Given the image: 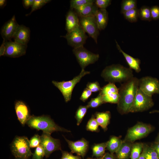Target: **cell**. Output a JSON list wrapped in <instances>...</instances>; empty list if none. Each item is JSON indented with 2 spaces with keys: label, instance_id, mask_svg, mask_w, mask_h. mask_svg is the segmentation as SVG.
<instances>
[{
  "label": "cell",
  "instance_id": "cell-1",
  "mask_svg": "<svg viewBox=\"0 0 159 159\" xmlns=\"http://www.w3.org/2000/svg\"><path fill=\"white\" fill-rule=\"evenodd\" d=\"M138 82L139 79L133 77L121 85L119 88L120 97L117 109L121 114L130 112L138 89Z\"/></svg>",
  "mask_w": 159,
  "mask_h": 159
},
{
  "label": "cell",
  "instance_id": "cell-2",
  "mask_svg": "<svg viewBox=\"0 0 159 159\" xmlns=\"http://www.w3.org/2000/svg\"><path fill=\"white\" fill-rule=\"evenodd\" d=\"M101 75L105 81L114 84L124 83L134 77L132 69L119 64L106 67Z\"/></svg>",
  "mask_w": 159,
  "mask_h": 159
},
{
  "label": "cell",
  "instance_id": "cell-3",
  "mask_svg": "<svg viewBox=\"0 0 159 159\" xmlns=\"http://www.w3.org/2000/svg\"><path fill=\"white\" fill-rule=\"evenodd\" d=\"M26 124L31 128L42 130L50 134L56 131L70 132L71 131L56 124L48 116H31Z\"/></svg>",
  "mask_w": 159,
  "mask_h": 159
},
{
  "label": "cell",
  "instance_id": "cell-4",
  "mask_svg": "<svg viewBox=\"0 0 159 159\" xmlns=\"http://www.w3.org/2000/svg\"><path fill=\"white\" fill-rule=\"evenodd\" d=\"M90 73V72L82 69L78 75L71 80L61 82L53 80L52 83L61 92L65 101L67 102L70 101L71 99L72 92L76 85L80 82L82 77Z\"/></svg>",
  "mask_w": 159,
  "mask_h": 159
},
{
  "label": "cell",
  "instance_id": "cell-5",
  "mask_svg": "<svg viewBox=\"0 0 159 159\" xmlns=\"http://www.w3.org/2000/svg\"><path fill=\"white\" fill-rule=\"evenodd\" d=\"M30 148L29 140L25 136H16L11 145V153L15 158H29L33 154Z\"/></svg>",
  "mask_w": 159,
  "mask_h": 159
},
{
  "label": "cell",
  "instance_id": "cell-6",
  "mask_svg": "<svg viewBox=\"0 0 159 159\" xmlns=\"http://www.w3.org/2000/svg\"><path fill=\"white\" fill-rule=\"evenodd\" d=\"M153 130L150 125L138 122L128 129L123 141L132 143L147 136Z\"/></svg>",
  "mask_w": 159,
  "mask_h": 159
},
{
  "label": "cell",
  "instance_id": "cell-7",
  "mask_svg": "<svg viewBox=\"0 0 159 159\" xmlns=\"http://www.w3.org/2000/svg\"><path fill=\"white\" fill-rule=\"evenodd\" d=\"M154 105L152 97L146 95L138 88L131 107L130 112H136L147 111Z\"/></svg>",
  "mask_w": 159,
  "mask_h": 159
},
{
  "label": "cell",
  "instance_id": "cell-8",
  "mask_svg": "<svg viewBox=\"0 0 159 159\" xmlns=\"http://www.w3.org/2000/svg\"><path fill=\"white\" fill-rule=\"evenodd\" d=\"M72 52L82 69H84L89 65L95 63L99 58V54L91 52L84 46L74 48Z\"/></svg>",
  "mask_w": 159,
  "mask_h": 159
},
{
  "label": "cell",
  "instance_id": "cell-9",
  "mask_svg": "<svg viewBox=\"0 0 159 159\" xmlns=\"http://www.w3.org/2000/svg\"><path fill=\"white\" fill-rule=\"evenodd\" d=\"M79 17L80 26L97 44L99 30L95 16Z\"/></svg>",
  "mask_w": 159,
  "mask_h": 159
},
{
  "label": "cell",
  "instance_id": "cell-10",
  "mask_svg": "<svg viewBox=\"0 0 159 159\" xmlns=\"http://www.w3.org/2000/svg\"><path fill=\"white\" fill-rule=\"evenodd\" d=\"M50 134L43 132L41 136L40 145L43 148L45 156L47 158L53 152L62 150L60 141L59 139L52 138Z\"/></svg>",
  "mask_w": 159,
  "mask_h": 159
},
{
  "label": "cell",
  "instance_id": "cell-11",
  "mask_svg": "<svg viewBox=\"0 0 159 159\" xmlns=\"http://www.w3.org/2000/svg\"><path fill=\"white\" fill-rule=\"evenodd\" d=\"M138 88L150 96L159 94V81L156 78L145 76L139 79Z\"/></svg>",
  "mask_w": 159,
  "mask_h": 159
},
{
  "label": "cell",
  "instance_id": "cell-12",
  "mask_svg": "<svg viewBox=\"0 0 159 159\" xmlns=\"http://www.w3.org/2000/svg\"><path fill=\"white\" fill-rule=\"evenodd\" d=\"M86 33L80 26L76 29L69 32L62 37L65 38L68 44L74 49L83 46L88 37Z\"/></svg>",
  "mask_w": 159,
  "mask_h": 159
},
{
  "label": "cell",
  "instance_id": "cell-13",
  "mask_svg": "<svg viewBox=\"0 0 159 159\" xmlns=\"http://www.w3.org/2000/svg\"><path fill=\"white\" fill-rule=\"evenodd\" d=\"M99 94L102 96L105 103H118L119 99V88L113 83H109L101 88Z\"/></svg>",
  "mask_w": 159,
  "mask_h": 159
},
{
  "label": "cell",
  "instance_id": "cell-14",
  "mask_svg": "<svg viewBox=\"0 0 159 159\" xmlns=\"http://www.w3.org/2000/svg\"><path fill=\"white\" fill-rule=\"evenodd\" d=\"M4 41L6 47L4 56L10 57L17 58L25 54L27 45L21 44L11 41Z\"/></svg>",
  "mask_w": 159,
  "mask_h": 159
},
{
  "label": "cell",
  "instance_id": "cell-15",
  "mask_svg": "<svg viewBox=\"0 0 159 159\" xmlns=\"http://www.w3.org/2000/svg\"><path fill=\"white\" fill-rule=\"evenodd\" d=\"M19 25L16 21L14 15L5 22L2 26L1 31V34L3 40L5 41H11Z\"/></svg>",
  "mask_w": 159,
  "mask_h": 159
},
{
  "label": "cell",
  "instance_id": "cell-16",
  "mask_svg": "<svg viewBox=\"0 0 159 159\" xmlns=\"http://www.w3.org/2000/svg\"><path fill=\"white\" fill-rule=\"evenodd\" d=\"M63 136L71 150V153H75L83 158L88 150L89 142L84 138L76 141H72Z\"/></svg>",
  "mask_w": 159,
  "mask_h": 159
},
{
  "label": "cell",
  "instance_id": "cell-17",
  "mask_svg": "<svg viewBox=\"0 0 159 159\" xmlns=\"http://www.w3.org/2000/svg\"><path fill=\"white\" fill-rule=\"evenodd\" d=\"M30 35L29 28L23 25H19L13 37L14 42L22 45H27Z\"/></svg>",
  "mask_w": 159,
  "mask_h": 159
},
{
  "label": "cell",
  "instance_id": "cell-18",
  "mask_svg": "<svg viewBox=\"0 0 159 159\" xmlns=\"http://www.w3.org/2000/svg\"><path fill=\"white\" fill-rule=\"evenodd\" d=\"M15 109L18 120L22 125H24L31 116L28 108L23 102H16Z\"/></svg>",
  "mask_w": 159,
  "mask_h": 159
},
{
  "label": "cell",
  "instance_id": "cell-19",
  "mask_svg": "<svg viewBox=\"0 0 159 159\" xmlns=\"http://www.w3.org/2000/svg\"><path fill=\"white\" fill-rule=\"evenodd\" d=\"M80 26L78 14L74 9H70L66 16L65 29L69 32L76 29Z\"/></svg>",
  "mask_w": 159,
  "mask_h": 159
},
{
  "label": "cell",
  "instance_id": "cell-20",
  "mask_svg": "<svg viewBox=\"0 0 159 159\" xmlns=\"http://www.w3.org/2000/svg\"><path fill=\"white\" fill-rule=\"evenodd\" d=\"M115 42L117 49L123 55L129 68L132 69L134 70L137 73L140 72L141 70L140 67V60L138 58L133 57L124 52L116 41Z\"/></svg>",
  "mask_w": 159,
  "mask_h": 159
},
{
  "label": "cell",
  "instance_id": "cell-21",
  "mask_svg": "<svg viewBox=\"0 0 159 159\" xmlns=\"http://www.w3.org/2000/svg\"><path fill=\"white\" fill-rule=\"evenodd\" d=\"M95 3L85 5L74 9L79 16H95L98 9Z\"/></svg>",
  "mask_w": 159,
  "mask_h": 159
},
{
  "label": "cell",
  "instance_id": "cell-22",
  "mask_svg": "<svg viewBox=\"0 0 159 159\" xmlns=\"http://www.w3.org/2000/svg\"><path fill=\"white\" fill-rule=\"evenodd\" d=\"M95 17L99 30L104 29L107 25L108 20V13L106 9H99Z\"/></svg>",
  "mask_w": 159,
  "mask_h": 159
},
{
  "label": "cell",
  "instance_id": "cell-23",
  "mask_svg": "<svg viewBox=\"0 0 159 159\" xmlns=\"http://www.w3.org/2000/svg\"><path fill=\"white\" fill-rule=\"evenodd\" d=\"M96 120L99 126L105 131L107 129V126L109 123L111 117L110 112H96L95 114Z\"/></svg>",
  "mask_w": 159,
  "mask_h": 159
},
{
  "label": "cell",
  "instance_id": "cell-24",
  "mask_svg": "<svg viewBox=\"0 0 159 159\" xmlns=\"http://www.w3.org/2000/svg\"><path fill=\"white\" fill-rule=\"evenodd\" d=\"M132 145L131 143L123 141L116 152L117 159H127L130 155Z\"/></svg>",
  "mask_w": 159,
  "mask_h": 159
},
{
  "label": "cell",
  "instance_id": "cell-25",
  "mask_svg": "<svg viewBox=\"0 0 159 159\" xmlns=\"http://www.w3.org/2000/svg\"><path fill=\"white\" fill-rule=\"evenodd\" d=\"M122 142L119 137L112 136L107 142L106 148L112 154L117 151Z\"/></svg>",
  "mask_w": 159,
  "mask_h": 159
},
{
  "label": "cell",
  "instance_id": "cell-26",
  "mask_svg": "<svg viewBox=\"0 0 159 159\" xmlns=\"http://www.w3.org/2000/svg\"><path fill=\"white\" fill-rule=\"evenodd\" d=\"M107 142L95 144L92 147V156L97 158L102 157L105 154V151L106 148Z\"/></svg>",
  "mask_w": 159,
  "mask_h": 159
},
{
  "label": "cell",
  "instance_id": "cell-27",
  "mask_svg": "<svg viewBox=\"0 0 159 159\" xmlns=\"http://www.w3.org/2000/svg\"><path fill=\"white\" fill-rule=\"evenodd\" d=\"M143 143H137L132 144L130 158L131 159H138L143 151Z\"/></svg>",
  "mask_w": 159,
  "mask_h": 159
},
{
  "label": "cell",
  "instance_id": "cell-28",
  "mask_svg": "<svg viewBox=\"0 0 159 159\" xmlns=\"http://www.w3.org/2000/svg\"><path fill=\"white\" fill-rule=\"evenodd\" d=\"M143 151L146 159H159V157L155 149L151 146L144 144Z\"/></svg>",
  "mask_w": 159,
  "mask_h": 159
},
{
  "label": "cell",
  "instance_id": "cell-29",
  "mask_svg": "<svg viewBox=\"0 0 159 159\" xmlns=\"http://www.w3.org/2000/svg\"><path fill=\"white\" fill-rule=\"evenodd\" d=\"M138 17L142 20L150 21L152 20L150 8L143 6L138 9Z\"/></svg>",
  "mask_w": 159,
  "mask_h": 159
},
{
  "label": "cell",
  "instance_id": "cell-30",
  "mask_svg": "<svg viewBox=\"0 0 159 159\" xmlns=\"http://www.w3.org/2000/svg\"><path fill=\"white\" fill-rule=\"evenodd\" d=\"M137 1L135 0H123L121 3V13H124L137 8Z\"/></svg>",
  "mask_w": 159,
  "mask_h": 159
},
{
  "label": "cell",
  "instance_id": "cell-31",
  "mask_svg": "<svg viewBox=\"0 0 159 159\" xmlns=\"http://www.w3.org/2000/svg\"><path fill=\"white\" fill-rule=\"evenodd\" d=\"M125 18L131 23L137 21L138 17V9L137 8L127 11L122 14Z\"/></svg>",
  "mask_w": 159,
  "mask_h": 159
},
{
  "label": "cell",
  "instance_id": "cell-32",
  "mask_svg": "<svg viewBox=\"0 0 159 159\" xmlns=\"http://www.w3.org/2000/svg\"><path fill=\"white\" fill-rule=\"evenodd\" d=\"M89 108L87 105H80L77 110L76 112L75 118L77 120V125H79L81 122Z\"/></svg>",
  "mask_w": 159,
  "mask_h": 159
},
{
  "label": "cell",
  "instance_id": "cell-33",
  "mask_svg": "<svg viewBox=\"0 0 159 159\" xmlns=\"http://www.w3.org/2000/svg\"><path fill=\"white\" fill-rule=\"evenodd\" d=\"M99 126L95 115H92L87 122L86 126V129L88 131L92 132H98Z\"/></svg>",
  "mask_w": 159,
  "mask_h": 159
},
{
  "label": "cell",
  "instance_id": "cell-34",
  "mask_svg": "<svg viewBox=\"0 0 159 159\" xmlns=\"http://www.w3.org/2000/svg\"><path fill=\"white\" fill-rule=\"evenodd\" d=\"M93 0H71L70 1V9H75L86 4L95 3Z\"/></svg>",
  "mask_w": 159,
  "mask_h": 159
},
{
  "label": "cell",
  "instance_id": "cell-35",
  "mask_svg": "<svg viewBox=\"0 0 159 159\" xmlns=\"http://www.w3.org/2000/svg\"><path fill=\"white\" fill-rule=\"evenodd\" d=\"M103 103H104V102L103 99L101 95L99 94L96 97L92 98L88 102L87 105L89 108H96Z\"/></svg>",
  "mask_w": 159,
  "mask_h": 159
},
{
  "label": "cell",
  "instance_id": "cell-36",
  "mask_svg": "<svg viewBox=\"0 0 159 159\" xmlns=\"http://www.w3.org/2000/svg\"><path fill=\"white\" fill-rule=\"evenodd\" d=\"M50 0H34V3L32 6L31 11L26 16L30 15L33 12L41 8L46 4L50 2Z\"/></svg>",
  "mask_w": 159,
  "mask_h": 159
},
{
  "label": "cell",
  "instance_id": "cell-37",
  "mask_svg": "<svg viewBox=\"0 0 159 159\" xmlns=\"http://www.w3.org/2000/svg\"><path fill=\"white\" fill-rule=\"evenodd\" d=\"M32 156V159H43L45 156V152L42 147L39 145L37 147Z\"/></svg>",
  "mask_w": 159,
  "mask_h": 159
},
{
  "label": "cell",
  "instance_id": "cell-38",
  "mask_svg": "<svg viewBox=\"0 0 159 159\" xmlns=\"http://www.w3.org/2000/svg\"><path fill=\"white\" fill-rule=\"evenodd\" d=\"M87 88L89 89L92 92H100L101 89L98 82L95 81L88 82L86 85Z\"/></svg>",
  "mask_w": 159,
  "mask_h": 159
},
{
  "label": "cell",
  "instance_id": "cell-39",
  "mask_svg": "<svg viewBox=\"0 0 159 159\" xmlns=\"http://www.w3.org/2000/svg\"><path fill=\"white\" fill-rule=\"evenodd\" d=\"M111 0H96L95 4L99 9H106L111 4Z\"/></svg>",
  "mask_w": 159,
  "mask_h": 159
},
{
  "label": "cell",
  "instance_id": "cell-40",
  "mask_svg": "<svg viewBox=\"0 0 159 159\" xmlns=\"http://www.w3.org/2000/svg\"><path fill=\"white\" fill-rule=\"evenodd\" d=\"M41 136L37 134L34 135L29 140L31 148L37 147L39 145L40 143Z\"/></svg>",
  "mask_w": 159,
  "mask_h": 159
},
{
  "label": "cell",
  "instance_id": "cell-41",
  "mask_svg": "<svg viewBox=\"0 0 159 159\" xmlns=\"http://www.w3.org/2000/svg\"><path fill=\"white\" fill-rule=\"evenodd\" d=\"M152 20H157L159 19V6L157 5L150 8Z\"/></svg>",
  "mask_w": 159,
  "mask_h": 159
},
{
  "label": "cell",
  "instance_id": "cell-42",
  "mask_svg": "<svg viewBox=\"0 0 159 159\" xmlns=\"http://www.w3.org/2000/svg\"><path fill=\"white\" fill-rule=\"evenodd\" d=\"M62 156L59 159H81V157L79 155L74 156L72 153L68 152L61 150Z\"/></svg>",
  "mask_w": 159,
  "mask_h": 159
},
{
  "label": "cell",
  "instance_id": "cell-43",
  "mask_svg": "<svg viewBox=\"0 0 159 159\" xmlns=\"http://www.w3.org/2000/svg\"><path fill=\"white\" fill-rule=\"evenodd\" d=\"M92 92L87 88H86L83 91L80 100L83 102H85L91 96Z\"/></svg>",
  "mask_w": 159,
  "mask_h": 159
},
{
  "label": "cell",
  "instance_id": "cell-44",
  "mask_svg": "<svg viewBox=\"0 0 159 159\" xmlns=\"http://www.w3.org/2000/svg\"><path fill=\"white\" fill-rule=\"evenodd\" d=\"M34 1V0H23L22 4L25 9H28L30 7L32 6Z\"/></svg>",
  "mask_w": 159,
  "mask_h": 159
},
{
  "label": "cell",
  "instance_id": "cell-45",
  "mask_svg": "<svg viewBox=\"0 0 159 159\" xmlns=\"http://www.w3.org/2000/svg\"><path fill=\"white\" fill-rule=\"evenodd\" d=\"M6 50L4 41L3 42L0 47V56L4 55Z\"/></svg>",
  "mask_w": 159,
  "mask_h": 159
},
{
  "label": "cell",
  "instance_id": "cell-46",
  "mask_svg": "<svg viewBox=\"0 0 159 159\" xmlns=\"http://www.w3.org/2000/svg\"><path fill=\"white\" fill-rule=\"evenodd\" d=\"M151 146L155 149L159 157V143L154 142Z\"/></svg>",
  "mask_w": 159,
  "mask_h": 159
},
{
  "label": "cell",
  "instance_id": "cell-47",
  "mask_svg": "<svg viewBox=\"0 0 159 159\" xmlns=\"http://www.w3.org/2000/svg\"><path fill=\"white\" fill-rule=\"evenodd\" d=\"M102 159H115L111 154L108 153H105L102 157Z\"/></svg>",
  "mask_w": 159,
  "mask_h": 159
},
{
  "label": "cell",
  "instance_id": "cell-48",
  "mask_svg": "<svg viewBox=\"0 0 159 159\" xmlns=\"http://www.w3.org/2000/svg\"><path fill=\"white\" fill-rule=\"evenodd\" d=\"M7 1L5 0H0V8H4L6 5Z\"/></svg>",
  "mask_w": 159,
  "mask_h": 159
},
{
  "label": "cell",
  "instance_id": "cell-49",
  "mask_svg": "<svg viewBox=\"0 0 159 159\" xmlns=\"http://www.w3.org/2000/svg\"><path fill=\"white\" fill-rule=\"evenodd\" d=\"M138 159H146L144 152L143 151L140 157Z\"/></svg>",
  "mask_w": 159,
  "mask_h": 159
},
{
  "label": "cell",
  "instance_id": "cell-50",
  "mask_svg": "<svg viewBox=\"0 0 159 159\" xmlns=\"http://www.w3.org/2000/svg\"><path fill=\"white\" fill-rule=\"evenodd\" d=\"M155 142L156 143H159V133L157 137L156 138Z\"/></svg>",
  "mask_w": 159,
  "mask_h": 159
},
{
  "label": "cell",
  "instance_id": "cell-51",
  "mask_svg": "<svg viewBox=\"0 0 159 159\" xmlns=\"http://www.w3.org/2000/svg\"><path fill=\"white\" fill-rule=\"evenodd\" d=\"M150 113H159V110H154L151 111L150 112Z\"/></svg>",
  "mask_w": 159,
  "mask_h": 159
},
{
  "label": "cell",
  "instance_id": "cell-52",
  "mask_svg": "<svg viewBox=\"0 0 159 159\" xmlns=\"http://www.w3.org/2000/svg\"><path fill=\"white\" fill-rule=\"evenodd\" d=\"M87 159H102V157L99 158H88Z\"/></svg>",
  "mask_w": 159,
  "mask_h": 159
},
{
  "label": "cell",
  "instance_id": "cell-53",
  "mask_svg": "<svg viewBox=\"0 0 159 159\" xmlns=\"http://www.w3.org/2000/svg\"><path fill=\"white\" fill-rule=\"evenodd\" d=\"M14 159H29V158L25 159L23 158H15Z\"/></svg>",
  "mask_w": 159,
  "mask_h": 159
},
{
  "label": "cell",
  "instance_id": "cell-54",
  "mask_svg": "<svg viewBox=\"0 0 159 159\" xmlns=\"http://www.w3.org/2000/svg\"></svg>",
  "mask_w": 159,
  "mask_h": 159
}]
</instances>
